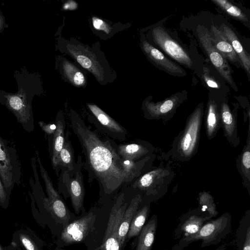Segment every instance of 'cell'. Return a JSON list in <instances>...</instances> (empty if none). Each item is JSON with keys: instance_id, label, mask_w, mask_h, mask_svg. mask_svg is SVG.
<instances>
[{"instance_id": "11", "label": "cell", "mask_w": 250, "mask_h": 250, "mask_svg": "<svg viewBox=\"0 0 250 250\" xmlns=\"http://www.w3.org/2000/svg\"><path fill=\"white\" fill-rule=\"evenodd\" d=\"M142 47L147 57L158 65L160 66L169 73L175 76H184L186 74L184 70L171 61L167 59L160 51L145 41L142 43Z\"/></svg>"}, {"instance_id": "31", "label": "cell", "mask_w": 250, "mask_h": 250, "mask_svg": "<svg viewBox=\"0 0 250 250\" xmlns=\"http://www.w3.org/2000/svg\"><path fill=\"white\" fill-rule=\"evenodd\" d=\"M240 163L242 173L245 177H247L248 180L250 181V151L249 143L248 146L242 154Z\"/></svg>"}, {"instance_id": "5", "label": "cell", "mask_w": 250, "mask_h": 250, "mask_svg": "<svg viewBox=\"0 0 250 250\" xmlns=\"http://www.w3.org/2000/svg\"><path fill=\"white\" fill-rule=\"evenodd\" d=\"M36 155L40 173L44 181L48 195L46 203L51 213L62 225L64 228L68 224L70 219L69 210L59 194L55 189L47 172L41 163L38 151H36Z\"/></svg>"}, {"instance_id": "24", "label": "cell", "mask_w": 250, "mask_h": 250, "mask_svg": "<svg viewBox=\"0 0 250 250\" xmlns=\"http://www.w3.org/2000/svg\"><path fill=\"white\" fill-rule=\"evenodd\" d=\"M150 203L147 201L135 214L127 234L128 238L139 235L146 224L150 211Z\"/></svg>"}, {"instance_id": "32", "label": "cell", "mask_w": 250, "mask_h": 250, "mask_svg": "<svg viewBox=\"0 0 250 250\" xmlns=\"http://www.w3.org/2000/svg\"><path fill=\"white\" fill-rule=\"evenodd\" d=\"M92 24L97 30L104 31L106 34L110 32L111 27L104 21L97 17L92 18Z\"/></svg>"}, {"instance_id": "39", "label": "cell", "mask_w": 250, "mask_h": 250, "mask_svg": "<svg viewBox=\"0 0 250 250\" xmlns=\"http://www.w3.org/2000/svg\"></svg>"}, {"instance_id": "29", "label": "cell", "mask_w": 250, "mask_h": 250, "mask_svg": "<svg viewBox=\"0 0 250 250\" xmlns=\"http://www.w3.org/2000/svg\"><path fill=\"white\" fill-rule=\"evenodd\" d=\"M199 208L207 213L213 219L217 216L218 212L212 197L209 194L204 192L199 195Z\"/></svg>"}, {"instance_id": "28", "label": "cell", "mask_w": 250, "mask_h": 250, "mask_svg": "<svg viewBox=\"0 0 250 250\" xmlns=\"http://www.w3.org/2000/svg\"><path fill=\"white\" fill-rule=\"evenodd\" d=\"M62 70L69 81L76 86H83L85 82L83 73L74 64L67 61L62 62Z\"/></svg>"}, {"instance_id": "10", "label": "cell", "mask_w": 250, "mask_h": 250, "mask_svg": "<svg viewBox=\"0 0 250 250\" xmlns=\"http://www.w3.org/2000/svg\"><path fill=\"white\" fill-rule=\"evenodd\" d=\"M95 219V215L91 212L68 224L61 233V239L68 244L82 242L91 230Z\"/></svg>"}, {"instance_id": "12", "label": "cell", "mask_w": 250, "mask_h": 250, "mask_svg": "<svg viewBox=\"0 0 250 250\" xmlns=\"http://www.w3.org/2000/svg\"><path fill=\"white\" fill-rule=\"evenodd\" d=\"M209 35L211 43L225 59H227L232 62L241 64L231 44L220 29L216 26L212 25Z\"/></svg>"}, {"instance_id": "23", "label": "cell", "mask_w": 250, "mask_h": 250, "mask_svg": "<svg viewBox=\"0 0 250 250\" xmlns=\"http://www.w3.org/2000/svg\"><path fill=\"white\" fill-rule=\"evenodd\" d=\"M87 105L98 121L110 131L117 134H123L125 129L114 119L95 104H87Z\"/></svg>"}, {"instance_id": "20", "label": "cell", "mask_w": 250, "mask_h": 250, "mask_svg": "<svg viewBox=\"0 0 250 250\" xmlns=\"http://www.w3.org/2000/svg\"><path fill=\"white\" fill-rule=\"evenodd\" d=\"M238 250H250V210H247L240 220L236 231Z\"/></svg>"}, {"instance_id": "18", "label": "cell", "mask_w": 250, "mask_h": 250, "mask_svg": "<svg viewBox=\"0 0 250 250\" xmlns=\"http://www.w3.org/2000/svg\"><path fill=\"white\" fill-rule=\"evenodd\" d=\"M223 33L231 44L234 51L238 56L241 65L246 70L248 75L250 74V57L244 49L237 37L233 30L225 24L222 25Z\"/></svg>"}, {"instance_id": "3", "label": "cell", "mask_w": 250, "mask_h": 250, "mask_svg": "<svg viewBox=\"0 0 250 250\" xmlns=\"http://www.w3.org/2000/svg\"><path fill=\"white\" fill-rule=\"evenodd\" d=\"M21 164L16 147L0 135V176L10 195L15 185H19Z\"/></svg>"}, {"instance_id": "21", "label": "cell", "mask_w": 250, "mask_h": 250, "mask_svg": "<svg viewBox=\"0 0 250 250\" xmlns=\"http://www.w3.org/2000/svg\"><path fill=\"white\" fill-rule=\"evenodd\" d=\"M206 125L208 137L211 139L221 126L220 111H219L217 104L214 101H210L208 104Z\"/></svg>"}, {"instance_id": "27", "label": "cell", "mask_w": 250, "mask_h": 250, "mask_svg": "<svg viewBox=\"0 0 250 250\" xmlns=\"http://www.w3.org/2000/svg\"><path fill=\"white\" fill-rule=\"evenodd\" d=\"M59 166L66 168L68 171L74 170L76 168L73 151L67 138L64 140V145L59 155L58 167Z\"/></svg>"}, {"instance_id": "16", "label": "cell", "mask_w": 250, "mask_h": 250, "mask_svg": "<svg viewBox=\"0 0 250 250\" xmlns=\"http://www.w3.org/2000/svg\"><path fill=\"white\" fill-rule=\"evenodd\" d=\"M68 50L77 62L85 69L89 70L100 79L101 72L100 71L99 63L93 55L86 50H79L74 45H68Z\"/></svg>"}, {"instance_id": "34", "label": "cell", "mask_w": 250, "mask_h": 250, "mask_svg": "<svg viewBox=\"0 0 250 250\" xmlns=\"http://www.w3.org/2000/svg\"><path fill=\"white\" fill-rule=\"evenodd\" d=\"M203 78L207 85L212 88H218L220 87V84L212 77L208 75L206 71L204 70L203 73Z\"/></svg>"}, {"instance_id": "17", "label": "cell", "mask_w": 250, "mask_h": 250, "mask_svg": "<svg viewBox=\"0 0 250 250\" xmlns=\"http://www.w3.org/2000/svg\"><path fill=\"white\" fill-rule=\"evenodd\" d=\"M142 201L141 195H136L131 200L124 214L118 229V238L121 247L126 237L131 222Z\"/></svg>"}, {"instance_id": "6", "label": "cell", "mask_w": 250, "mask_h": 250, "mask_svg": "<svg viewBox=\"0 0 250 250\" xmlns=\"http://www.w3.org/2000/svg\"><path fill=\"white\" fill-rule=\"evenodd\" d=\"M124 194L118 198L113 206L105 229L101 250H121L118 238V229L124 214L127 208Z\"/></svg>"}, {"instance_id": "38", "label": "cell", "mask_w": 250, "mask_h": 250, "mask_svg": "<svg viewBox=\"0 0 250 250\" xmlns=\"http://www.w3.org/2000/svg\"><path fill=\"white\" fill-rule=\"evenodd\" d=\"M213 250H227V249H226V247L225 245H222V246H220L219 247H218L215 249H214Z\"/></svg>"}, {"instance_id": "33", "label": "cell", "mask_w": 250, "mask_h": 250, "mask_svg": "<svg viewBox=\"0 0 250 250\" xmlns=\"http://www.w3.org/2000/svg\"><path fill=\"white\" fill-rule=\"evenodd\" d=\"M9 195L7 193L0 176V205L6 206L9 201Z\"/></svg>"}, {"instance_id": "4", "label": "cell", "mask_w": 250, "mask_h": 250, "mask_svg": "<svg viewBox=\"0 0 250 250\" xmlns=\"http://www.w3.org/2000/svg\"><path fill=\"white\" fill-rule=\"evenodd\" d=\"M202 110L198 107L190 116L176 146V154L180 159H188L195 153L199 140Z\"/></svg>"}, {"instance_id": "26", "label": "cell", "mask_w": 250, "mask_h": 250, "mask_svg": "<svg viewBox=\"0 0 250 250\" xmlns=\"http://www.w3.org/2000/svg\"><path fill=\"white\" fill-rule=\"evenodd\" d=\"M117 151L122 159L136 161L147 154L149 150L143 145L132 143L119 146Z\"/></svg>"}, {"instance_id": "7", "label": "cell", "mask_w": 250, "mask_h": 250, "mask_svg": "<svg viewBox=\"0 0 250 250\" xmlns=\"http://www.w3.org/2000/svg\"><path fill=\"white\" fill-rule=\"evenodd\" d=\"M197 34L200 42L206 51L211 63L231 87L236 90V86L232 80L231 69L227 60L215 48L210 40L209 32L204 27L199 26Z\"/></svg>"}, {"instance_id": "19", "label": "cell", "mask_w": 250, "mask_h": 250, "mask_svg": "<svg viewBox=\"0 0 250 250\" xmlns=\"http://www.w3.org/2000/svg\"><path fill=\"white\" fill-rule=\"evenodd\" d=\"M165 171L158 169L150 171L136 180L133 186L135 188L146 191L147 195L150 197V201H152L154 200L152 189H154L155 185L159 182V179H160L159 177L164 173ZM153 190L156 199H157L154 190Z\"/></svg>"}, {"instance_id": "9", "label": "cell", "mask_w": 250, "mask_h": 250, "mask_svg": "<svg viewBox=\"0 0 250 250\" xmlns=\"http://www.w3.org/2000/svg\"><path fill=\"white\" fill-rule=\"evenodd\" d=\"M212 218L199 208L189 210L179 219V223L174 231L176 239H180L197 232L204 224Z\"/></svg>"}, {"instance_id": "25", "label": "cell", "mask_w": 250, "mask_h": 250, "mask_svg": "<svg viewBox=\"0 0 250 250\" xmlns=\"http://www.w3.org/2000/svg\"><path fill=\"white\" fill-rule=\"evenodd\" d=\"M178 102L176 97L172 96L157 103L147 102L146 108L153 118L160 117L170 112L176 106Z\"/></svg>"}, {"instance_id": "14", "label": "cell", "mask_w": 250, "mask_h": 250, "mask_svg": "<svg viewBox=\"0 0 250 250\" xmlns=\"http://www.w3.org/2000/svg\"><path fill=\"white\" fill-rule=\"evenodd\" d=\"M221 125L229 142L236 146L239 144L236 123L234 116L226 103L222 104L220 108Z\"/></svg>"}, {"instance_id": "35", "label": "cell", "mask_w": 250, "mask_h": 250, "mask_svg": "<svg viewBox=\"0 0 250 250\" xmlns=\"http://www.w3.org/2000/svg\"><path fill=\"white\" fill-rule=\"evenodd\" d=\"M39 125L47 134H54L56 128V125L51 124H46L43 122H39Z\"/></svg>"}, {"instance_id": "8", "label": "cell", "mask_w": 250, "mask_h": 250, "mask_svg": "<svg viewBox=\"0 0 250 250\" xmlns=\"http://www.w3.org/2000/svg\"><path fill=\"white\" fill-rule=\"evenodd\" d=\"M152 36L154 42L169 56L186 67H191L192 61L188 53L164 29L154 28Z\"/></svg>"}, {"instance_id": "37", "label": "cell", "mask_w": 250, "mask_h": 250, "mask_svg": "<svg viewBox=\"0 0 250 250\" xmlns=\"http://www.w3.org/2000/svg\"><path fill=\"white\" fill-rule=\"evenodd\" d=\"M77 7V3L73 1H69L63 5V8L64 9L73 10L76 9Z\"/></svg>"}, {"instance_id": "2", "label": "cell", "mask_w": 250, "mask_h": 250, "mask_svg": "<svg viewBox=\"0 0 250 250\" xmlns=\"http://www.w3.org/2000/svg\"><path fill=\"white\" fill-rule=\"evenodd\" d=\"M231 215L226 212L206 222L195 233L179 239L171 250H182L190 244L201 241V248L216 245L230 232Z\"/></svg>"}, {"instance_id": "36", "label": "cell", "mask_w": 250, "mask_h": 250, "mask_svg": "<svg viewBox=\"0 0 250 250\" xmlns=\"http://www.w3.org/2000/svg\"><path fill=\"white\" fill-rule=\"evenodd\" d=\"M21 238L22 244L27 250H38L34 242L28 237L22 235Z\"/></svg>"}, {"instance_id": "1", "label": "cell", "mask_w": 250, "mask_h": 250, "mask_svg": "<svg viewBox=\"0 0 250 250\" xmlns=\"http://www.w3.org/2000/svg\"><path fill=\"white\" fill-rule=\"evenodd\" d=\"M72 128L85 155L88 170L98 180L106 194H111L140 174L147 161L122 159L110 144L103 141L76 114L71 116Z\"/></svg>"}, {"instance_id": "13", "label": "cell", "mask_w": 250, "mask_h": 250, "mask_svg": "<svg viewBox=\"0 0 250 250\" xmlns=\"http://www.w3.org/2000/svg\"><path fill=\"white\" fill-rule=\"evenodd\" d=\"M66 185L74 211L79 213L83 208L84 196V187L80 170L73 177L69 179Z\"/></svg>"}, {"instance_id": "22", "label": "cell", "mask_w": 250, "mask_h": 250, "mask_svg": "<svg viewBox=\"0 0 250 250\" xmlns=\"http://www.w3.org/2000/svg\"><path fill=\"white\" fill-rule=\"evenodd\" d=\"M56 128L53 134L51 161L53 167L56 169L58 167L59 155L64 143V125L62 119L58 118L56 121Z\"/></svg>"}, {"instance_id": "30", "label": "cell", "mask_w": 250, "mask_h": 250, "mask_svg": "<svg viewBox=\"0 0 250 250\" xmlns=\"http://www.w3.org/2000/svg\"><path fill=\"white\" fill-rule=\"evenodd\" d=\"M222 10L233 18L243 21H247L248 18L246 15L237 7L232 5L226 0H212Z\"/></svg>"}, {"instance_id": "15", "label": "cell", "mask_w": 250, "mask_h": 250, "mask_svg": "<svg viewBox=\"0 0 250 250\" xmlns=\"http://www.w3.org/2000/svg\"><path fill=\"white\" fill-rule=\"evenodd\" d=\"M158 225L157 215L153 214L139 234L136 250H151L154 243Z\"/></svg>"}]
</instances>
